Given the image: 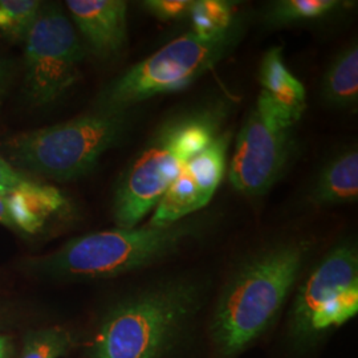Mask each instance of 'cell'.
I'll return each instance as SVG.
<instances>
[{
  "instance_id": "obj_1",
  "label": "cell",
  "mask_w": 358,
  "mask_h": 358,
  "mask_svg": "<svg viewBox=\"0 0 358 358\" xmlns=\"http://www.w3.org/2000/svg\"><path fill=\"white\" fill-rule=\"evenodd\" d=\"M322 250L312 234L282 232L234 256L214 285L201 358H242L266 345L297 282Z\"/></svg>"
},
{
  "instance_id": "obj_2",
  "label": "cell",
  "mask_w": 358,
  "mask_h": 358,
  "mask_svg": "<svg viewBox=\"0 0 358 358\" xmlns=\"http://www.w3.org/2000/svg\"><path fill=\"white\" fill-rule=\"evenodd\" d=\"M215 278L203 269L149 276L103 310L90 358H201Z\"/></svg>"
},
{
  "instance_id": "obj_3",
  "label": "cell",
  "mask_w": 358,
  "mask_h": 358,
  "mask_svg": "<svg viewBox=\"0 0 358 358\" xmlns=\"http://www.w3.org/2000/svg\"><path fill=\"white\" fill-rule=\"evenodd\" d=\"M358 315V244L338 238L321 251L291 294L263 346L267 358H321Z\"/></svg>"
},
{
  "instance_id": "obj_4",
  "label": "cell",
  "mask_w": 358,
  "mask_h": 358,
  "mask_svg": "<svg viewBox=\"0 0 358 358\" xmlns=\"http://www.w3.org/2000/svg\"><path fill=\"white\" fill-rule=\"evenodd\" d=\"M211 230L207 217L192 215L174 224L97 231L72 241L35 262L41 275L65 282L113 279L155 269L201 243Z\"/></svg>"
},
{
  "instance_id": "obj_5",
  "label": "cell",
  "mask_w": 358,
  "mask_h": 358,
  "mask_svg": "<svg viewBox=\"0 0 358 358\" xmlns=\"http://www.w3.org/2000/svg\"><path fill=\"white\" fill-rule=\"evenodd\" d=\"M227 113L223 103H201L170 115L154 130L117 183L112 208L117 229L137 227L153 213L183 166L222 133Z\"/></svg>"
},
{
  "instance_id": "obj_6",
  "label": "cell",
  "mask_w": 358,
  "mask_h": 358,
  "mask_svg": "<svg viewBox=\"0 0 358 358\" xmlns=\"http://www.w3.org/2000/svg\"><path fill=\"white\" fill-rule=\"evenodd\" d=\"M130 125V110L93 108L69 121L13 134L1 146L17 170L68 182L90 173L103 154L125 140Z\"/></svg>"
},
{
  "instance_id": "obj_7",
  "label": "cell",
  "mask_w": 358,
  "mask_h": 358,
  "mask_svg": "<svg viewBox=\"0 0 358 358\" xmlns=\"http://www.w3.org/2000/svg\"><path fill=\"white\" fill-rule=\"evenodd\" d=\"M247 27V13H238L232 26L215 38H198L187 32L171 40L110 81L94 108L128 112L149 99L187 88L236 50Z\"/></svg>"
},
{
  "instance_id": "obj_8",
  "label": "cell",
  "mask_w": 358,
  "mask_h": 358,
  "mask_svg": "<svg viewBox=\"0 0 358 358\" xmlns=\"http://www.w3.org/2000/svg\"><path fill=\"white\" fill-rule=\"evenodd\" d=\"M300 120L260 92L239 130L227 165L235 190L247 196H262L275 186L294 153V127Z\"/></svg>"
},
{
  "instance_id": "obj_9",
  "label": "cell",
  "mask_w": 358,
  "mask_h": 358,
  "mask_svg": "<svg viewBox=\"0 0 358 358\" xmlns=\"http://www.w3.org/2000/svg\"><path fill=\"white\" fill-rule=\"evenodd\" d=\"M24 94L34 106L60 100L81 77L85 47L59 4H43L24 38Z\"/></svg>"
},
{
  "instance_id": "obj_10",
  "label": "cell",
  "mask_w": 358,
  "mask_h": 358,
  "mask_svg": "<svg viewBox=\"0 0 358 358\" xmlns=\"http://www.w3.org/2000/svg\"><path fill=\"white\" fill-rule=\"evenodd\" d=\"M230 141V133H220L201 153L192 157L154 207L149 226L174 224L198 214L210 203L226 176Z\"/></svg>"
},
{
  "instance_id": "obj_11",
  "label": "cell",
  "mask_w": 358,
  "mask_h": 358,
  "mask_svg": "<svg viewBox=\"0 0 358 358\" xmlns=\"http://www.w3.org/2000/svg\"><path fill=\"white\" fill-rule=\"evenodd\" d=\"M65 7L90 52L115 57L128 41V3L124 0H68Z\"/></svg>"
},
{
  "instance_id": "obj_12",
  "label": "cell",
  "mask_w": 358,
  "mask_h": 358,
  "mask_svg": "<svg viewBox=\"0 0 358 358\" xmlns=\"http://www.w3.org/2000/svg\"><path fill=\"white\" fill-rule=\"evenodd\" d=\"M317 207L353 203L358 199V153L348 149L322 167L308 195Z\"/></svg>"
},
{
  "instance_id": "obj_13",
  "label": "cell",
  "mask_w": 358,
  "mask_h": 358,
  "mask_svg": "<svg viewBox=\"0 0 358 358\" xmlns=\"http://www.w3.org/2000/svg\"><path fill=\"white\" fill-rule=\"evenodd\" d=\"M259 83L275 103L303 117L306 88L284 63L282 47H273L264 53L259 66Z\"/></svg>"
},
{
  "instance_id": "obj_14",
  "label": "cell",
  "mask_w": 358,
  "mask_h": 358,
  "mask_svg": "<svg viewBox=\"0 0 358 358\" xmlns=\"http://www.w3.org/2000/svg\"><path fill=\"white\" fill-rule=\"evenodd\" d=\"M321 94L324 101L334 109L357 110V43H350L333 59L322 77Z\"/></svg>"
},
{
  "instance_id": "obj_15",
  "label": "cell",
  "mask_w": 358,
  "mask_h": 358,
  "mask_svg": "<svg viewBox=\"0 0 358 358\" xmlns=\"http://www.w3.org/2000/svg\"><path fill=\"white\" fill-rule=\"evenodd\" d=\"M0 195L23 196L41 205L50 206L64 214L68 210V199L57 187L38 182L13 167L0 155Z\"/></svg>"
},
{
  "instance_id": "obj_16",
  "label": "cell",
  "mask_w": 358,
  "mask_h": 358,
  "mask_svg": "<svg viewBox=\"0 0 358 358\" xmlns=\"http://www.w3.org/2000/svg\"><path fill=\"white\" fill-rule=\"evenodd\" d=\"M343 6L337 0H278L269 3L263 17L267 26L280 28L320 20Z\"/></svg>"
},
{
  "instance_id": "obj_17",
  "label": "cell",
  "mask_w": 358,
  "mask_h": 358,
  "mask_svg": "<svg viewBox=\"0 0 358 358\" xmlns=\"http://www.w3.org/2000/svg\"><path fill=\"white\" fill-rule=\"evenodd\" d=\"M56 215H60V213L50 206L23 196L0 195V224L11 230L34 235L43 231Z\"/></svg>"
},
{
  "instance_id": "obj_18",
  "label": "cell",
  "mask_w": 358,
  "mask_h": 358,
  "mask_svg": "<svg viewBox=\"0 0 358 358\" xmlns=\"http://www.w3.org/2000/svg\"><path fill=\"white\" fill-rule=\"evenodd\" d=\"M238 16L236 3L227 0H194L189 20L192 35L198 38H215L226 32Z\"/></svg>"
},
{
  "instance_id": "obj_19",
  "label": "cell",
  "mask_w": 358,
  "mask_h": 358,
  "mask_svg": "<svg viewBox=\"0 0 358 358\" xmlns=\"http://www.w3.org/2000/svg\"><path fill=\"white\" fill-rule=\"evenodd\" d=\"M80 345V336L62 327H47L26 334L20 358H62Z\"/></svg>"
},
{
  "instance_id": "obj_20",
  "label": "cell",
  "mask_w": 358,
  "mask_h": 358,
  "mask_svg": "<svg viewBox=\"0 0 358 358\" xmlns=\"http://www.w3.org/2000/svg\"><path fill=\"white\" fill-rule=\"evenodd\" d=\"M41 7L38 0H0V31L11 38L24 40Z\"/></svg>"
},
{
  "instance_id": "obj_21",
  "label": "cell",
  "mask_w": 358,
  "mask_h": 358,
  "mask_svg": "<svg viewBox=\"0 0 358 358\" xmlns=\"http://www.w3.org/2000/svg\"><path fill=\"white\" fill-rule=\"evenodd\" d=\"M194 0H146L141 7L161 22H178L189 17Z\"/></svg>"
},
{
  "instance_id": "obj_22",
  "label": "cell",
  "mask_w": 358,
  "mask_h": 358,
  "mask_svg": "<svg viewBox=\"0 0 358 358\" xmlns=\"http://www.w3.org/2000/svg\"><path fill=\"white\" fill-rule=\"evenodd\" d=\"M15 357V348L13 341L7 337L0 334V358Z\"/></svg>"
},
{
  "instance_id": "obj_23",
  "label": "cell",
  "mask_w": 358,
  "mask_h": 358,
  "mask_svg": "<svg viewBox=\"0 0 358 358\" xmlns=\"http://www.w3.org/2000/svg\"><path fill=\"white\" fill-rule=\"evenodd\" d=\"M8 78H10V69L3 60H0V103H1L3 94H4L6 88H7Z\"/></svg>"
},
{
  "instance_id": "obj_24",
  "label": "cell",
  "mask_w": 358,
  "mask_h": 358,
  "mask_svg": "<svg viewBox=\"0 0 358 358\" xmlns=\"http://www.w3.org/2000/svg\"><path fill=\"white\" fill-rule=\"evenodd\" d=\"M10 319H11L10 312L4 308V306L0 304V328H3L4 324H7V322L10 321Z\"/></svg>"
}]
</instances>
